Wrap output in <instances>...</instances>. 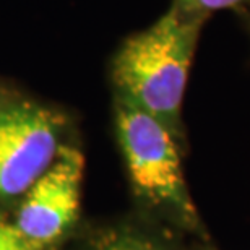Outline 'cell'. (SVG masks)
I'll list each match as a JSON object with an SVG mask.
<instances>
[{"label": "cell", "mask_w": 250, "mask_h": 250, "mask_svg": "<svg viewBox=\"0 0 250 250\" xmlns=\"http://www.w3.org/2000/svg\"><path fill=\"white\" fill-rule=\"evenodd\" d=\"M62 116L36 103L0 104V197H17L42 176L61 149Z\"/></svg>", "instance_id": "3957f363"}, {"label": "cell", "mask_w": 250, "mask_h": 250, "mask_svg": "<svg viewBox=\"0 0 250 250\" xmlns=\"http://www.w3.org/2000/svg\"><path fill=\"white\" fill-rule=\"evenodd\" d=\"M94 250H163L154 242L135 234H114Z\"/></svg>", "instance_id": "52a82bcc"}, {"label": "cell", "mask_w": 250, "mask_h": 250, "mask_svg": "<svg viewBox=\"0 0 250 250\" xmlns=\"http://www.w3.org/2000/svg\"><path fill=\"white\" fill-rule=\"evenodd\" d=\"M116 122L128 176L138 195L198 231L202 224L184 177L181 142L158 119L124 99L117 103Z\"/></svg>", "instance_id": "7a4b0ae2"}, {"label": "cell", "mask_w": 250, "mask_h": 250, "mask_svg": "<svg viewBox=\"0 0 250 250\" xmlns=\"http://www.w3.org/2000/svg\"><path fill=\"white\" fill-rule=\"evenodd\" d=\"M246 17H247V20H249V26H250V13H246Z\"/></svg>", "instance_id": "ba28073f"}, {"label": "cell", "mask_w": 250, "mask_h": 250, "mask_svg": "<svg viewBox=\"0 0 250 250\" xmlns=\"http://www.w3.org/2000/svg\"><path fill=\"white\" fill-rule=\"evenodd\" d=\"M42 244L28 239L17 224L0 221V250H42Z\"/></svg>", "instance_id": "8992f818"}, {"label": "cell", "mask_w": 250, "mask_h": 250, "mask_svg": "<svg viewBox=\"0 0 250 250\" xmlns=\"http://www.w3.org/2000/svg\"><path fill=\"white\" fill-rule=\"evenodd\" d=\"M205 18L176 7L148 29L128 38L112 62V80L124 99L182 140L181 109Z\"/></svg>", "instance_id": "6da1fadb"}, {"label": "cell", "mask_w": 250, "mask_h": 250, "mask_svg": "<svg viewBox=\"0 0 250 250\" xmlns=\"http://www.w3.org/2000/svg\"><path fill=\"white\" fill-rule=\"evenodd\" d=\"M172 7L179 12L207 20L213 12L236 8L241 13H250V0H174Z\"/></svg>", "instance_id": "5b68a950"}, {"label": "cell", "mask_w": 250, "mask_h": 250, "mask_svg": "<svg viewBox=\"0 0 250 250\" xmlns=\"http://www.w3.org/2000/svg\"><path fill=\"white\" fill-rule=\"evenodd\" d=\"M83 154L61 146L54 163L26 190L17 226L31 241L46 246L73 223L83 181Z\"/></svg>", "instance_id": "277c9868"}]
</instances>
